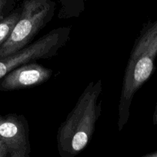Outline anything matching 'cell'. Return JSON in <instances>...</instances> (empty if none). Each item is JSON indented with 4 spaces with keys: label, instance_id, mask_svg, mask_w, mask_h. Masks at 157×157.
Segmentation results:
<instances>
[{
    "label": "cell",
    "instance_id": "cell-1",
    "mask_svg": "<svg viewBox=\"0 0 157 157\" xmlns=\"http://www.w3.org/2000/svg\"><path fill=\"white\" fill-rule=\"evenodd\" d=\"M102 80L90 81L57 132L61 157H75L89 144L102 111Z\"/></svg>",
    "mask_w": 157,
    "mask_h": 157
},
{
    "label": "cell",
    "instance_id": "cell-2",
    "mask_svg": "<svg viewBox=\"0 0 157 157\" xmlns=\"http://www.w3.org/2000/svg\"><path fill=\"white\" fill-rule=\"evenodd\" d=\"M157 56V20L146 25L135 39L125 69L118 107V130L128 123L134 96L148 81Z\"/></svg>",
    "mask_w": 157,
    "mask_h": 157
},
{
    "label": "cell",
    "instance_id": "cell-3",
    "mask_svg": "<svg viewBox=\"0 0 157 157\" xmlns=\"http://www.w3.org/2000/svg\"><path fill=\"white\" fill-rule=\"evenodd\" d=\"M21 14L8 39L0 47V59L29 44L51 21L56 10L53 0H23Z\"/></svg>",
    "mask_w": 157,
    "mask_h": 157
},
{
    "label": "cell",
    "instance_id": "cell-4",
    "mask_svg": "<svg viewBox=\"0 0 157 157\" xmlns=\"http://www.w3.org/2000/svg\"><path fill=\"white\" fill-rule=\"evenodd\" d=\"M0 140L7 150L8 157H30L29 126L23 115L0 113Z\"/></svg>",
    "mask_w": 157,
    "mask_h": 157
},
{
    "label": "cell",
    "instance_id": "cell-5",
    "mask_svg": "<svg viewBox=\"0 0 157 157\" xmlns=\"http://www.w3.org/2000/svg\"><path fill=\"white\" fill-rule=\"evenodd\" d=\"M52 69L36 62L23 64L0 81V91H12L41 85L52 77Z\"/></svg>",
    "mask_w": 157,
    "mask_h": 157
},
{
    "label": "cell",
    "instance_id": "cell-6",
    "mask_svg": "<svg viewBox=\"0 0 157 157\" xmlns=\"http://www.w3.org/2000/svg\"><path fill=\"white\" fill-rule=\"evenodd\" d=\"M86 0H59L60 9L58 17L59 19L78 18L86 9Z\"/></svg>",
    "mask_w": 157,
    "mask_h": 157
},
{
    "label": "cell",
    "instance_id": "cell-7",
    "mask_svg": "<svg viewBox=\"0 0 157 157\" xmlns=\"http://www.w3.org/2000/svg\"><path fill=\"white\" fill-rule=\"evenodd\" d=\"M21 14V6L15 8L10 15L0 21V47L8 39L14 26L19 18Z\"/></svg>",
    "mask_w": 157,
    "mask_h": 157
},
{
    "label": "cell",
    "instance_id": "cell-8",
    "mask_svg": "<svg viewBox=\"0 0 157 157\" xmlns=\"http://www.w3.org/2000/svg\"><path fill=\"white\" fill-rule=\"evenodd\" d=\"M20 0H0V21L10 15Z\"/></svg>",
    "mask_w": 157,
    "mask_h": 157
},
{
    "label": "cell",
    "instance_id": "cell-9",
    "mask_svg": "<svg viewBox=\"0 0 157 157\" xmlns=\"http://www.w3.org/2000/svg\"><path fill=\"white\" fill-rule=\"evenodd\" d=\"M0 157H8L7 150L1 140H0Z\"/></svg>",
    "mask_w": 157,
    "mask_h": 157
},
{
    "label": "cell",
    "instance_id": "cell-10",
    "mask_svg": "<svg viewBox=\"0 0 157 157\" xmlns=\"http://www.w3.org/2000/svg\"><path fill=\"white\" fill-rule=\"evenodd\" d=\"M139 157H157V151L154 152V153H149V154L144 155V156H139Z\"/></svg>",
    "mask_w": 157,
    "mask_h": 157
},
{
    "label": "cell",
    "instance_id": "cell-11",
    "mask_svg": "<svg viewBox=\"0 0 157 157\" xmlns=\"http://www.w3.org/2000/svg\"><path fill=\"white\" fill-rule=\"evenodd\" d=\"M153 121H154V124H157V106H156V108H155V113H154Z\"/></svg>",
    "mask_w": 157,
    "mask_h": 157
}]
</instances>
